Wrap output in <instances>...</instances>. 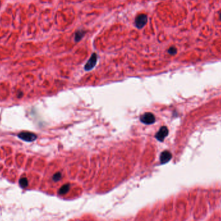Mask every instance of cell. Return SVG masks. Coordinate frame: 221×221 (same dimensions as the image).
<instances>
[{
  "instance_id": "cell-1",
  "label": "cell",
  "mask_w": 221,
  "mask_h": 221,
  "mask_svg": "<svg viewBox=\"0 0 221 221\" xmlns=\"http://www.w3.org/2000/svg\"><path fill=\"white\" fill-rule=\"evenodd\" d=\"M148 22V16L145 14L138 15L135 19V25L138 29H142Z\"/></svg>"
},
{
  "instance_id": "cell-2",
  "label": "cell",
  "mask_w": 221,
  "mask_h": 221,
  "mask_svg": "<svg viewBox=\"0 0 221 221\" xmlns=\"http://www.w3.org/2000/svg\"><path fill=\"white\" fill-rule=\"evenodd\" d=\"M18 137L21 140L27 142H32L36 140L37 136L33 132H22L18 134Z\"/></svg>"
},
{
  "instance_id": "cell-3",
  "label": "cell",
  "mask_w": 221,
  "mask_h": 221,
  "mask_svg": "<svg viewBox=\"0 0 221 221\" xmlns=\"http://www.w3.org/2000/svg\"><path fill=\"white\" fill-rule=\"evenodd\" d=\"M98 60V56L97 54L94 53L92 54L91 56H90V58L88 60V61L87 62L86 64L84 66V69L85 71H90L94 68V67L96 66V62Z\"/></svg>"
},
{
  "instance_id": "cell-4",
  "label": "cell",
  "mask_w": 221,
  "mask_h": 221,
  "mask_svg": "<svg viewBox=\"0 0 221 221\" xmlns=\"http://www.w3.org/2000/svg\"><path fill=\"white\" fill-rule=\"evenodd\" d=\"M155 117L152 113L147 112L144 113L140 117V121L142 123L146 125H151L155 122Z\"/></svg>"
},
{
  "instance_id": "cell-5",
  "label": "cell",
  "mask_w": 221,
  "mask_h": 221,
  "mask_svg": "<svg viewBox=\"0 0 221 221\" xmlns=\"http://www.w3.org/2000/svg\"><path fill=\"white\" fill-rule=\"evenodd\" d=\"M168 128L166 127H162L158 132L156 134L155 137L159 141H163L165 137L168 135Z\"/></svg>"
},
{
  "instance_id": "cell-6",
  "label": "cell",
  "mask_w": 221,
  "mask_h": 221,
  "mask_svg": "<svg viewBox=\"0 0 221 221\" xmlns=\"http://www.w3.org/2000/svg\"><path fill=\"white\" fill-rule=\"evenodd\" d=\"M172 158V155L170 152L168 151H165L161 153L160 156V163L162 164H164L165 163L168 162L170 161Z\"/></svg>"
},
{
  "instance_id": "cell-7",
  "label": "cell",
  "mask_w": 221,
  "mask_h": 221,
  "mask_svg": "<svg viewBox=\"0 0 221 221\" xmlns=\"http://www.w3.org/2000/svg\"><path fill=\"white\" fill-rule=\"evenodd\" d=\"M85 34V32L83 30H78L77 31L76 33L74 34V40L76 42H78L79 41H80L83 37H84V35Z\"/></svg>"
},
{
  "instance_id": "cell-8",
  "label": "cell",
  "mask_w": 221,
  "mask_h": 221,
  "mask_svg": "<svg viewBox=\"0 0 221 221\" xmlns=\"http://www.w3.org/2000/svg\"><path fill=\"white\" fill-rule=\"evenodd\" d=\"M69 189H70V185H69V184L64 185L60 189V190H59V192H58L59 194H60V195H65V194H66V193L69 191Z\"/></svg>"
},
{
  "instance_id": "cell-9",
  "label": "cell",
  "mask_w": 221,
  "mask_h": 221,
  "mask_svg": "<svg viewBox=\"0 0 221 221\" xmlns=\"http://www.w3.org/2000/svg\"><path fill=\"white\" fill-rule=\"evenodd\" d=\"M19 183L22 188L27 187V186H28V184H29L28 180H27V178H22L19 180Z\"/></svg>"
},
{
  "instance_id": "cell-10",
  "label": "cell",
  "mask_w": 221,
  "mask_h": 221,
  "mask_svg": "<svg viewBox=\"0 0 221 221\" xmlns=\"http://www.w3.org/2000/svg\"><path fill=\"white\" fill-rule=\"evenodd\" d=\"M62 178V174L60 172H57L56 174H54V176H53V180L54 181H58V180H60V178Z\"/></svg>"
},
{
  "instance_id": "cell-11",
  "label": "cell",
  "mask_w": 221,
  "mask_h": 221,
  "mask_svg": "<svg viewBox=\"0 0 221 221\" xmlns=\"http://www.w3.org/2000/svg\"><path fill=\"white\" fill-rule=\"evenodd\" d=\"M168 53L169 54H170L171 55H175L177 53V49L175 48V47H170V48H169L168 49Z\"/></svg>"
},
{
  "instance_id": "cell-12",
  "label": "cell",
  "mask_w": 221,
  "mask_h": 221,
  "mask_svg": "<svg viewBox=\"0 0 221 221\" xmlns=\"http://www.w3.org/2000/svg\"><path fill=\"white\" fill-rule=\"evenodd\" d=\"M219 16H220V19H221V13H220V15H219Z\"/></svg>"
}]
</instances>
